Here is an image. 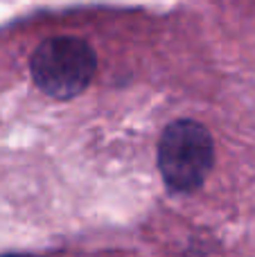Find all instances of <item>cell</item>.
Masks as SVG:
<instances>
[{
    "instance_id": "cell-1",
    "label": "cell",
    "mask_w": 255,
    "mask_h": 257,
    "mask_svg": "<svg viewBox=\"0 0 255 257\" xmlns=\"http://www.w3.org/2000/svg\"><path fill=\"white\" fill-rule=\"evenodd\" d=\"M95 75V52L75 36H54L32 54V77L45 95L70 99L90 84Z\"/></svg>"
},
{
    "instance_id": "cell-2",
    "label": "cell",
    "mask_w": 255,
    "mask_h": 257,
    "mask_svg": "<svg viewBox=\"0 0 255 257\" xmlns=\"http://www.w3.org/2000/svg\"><path fill=\"white\" fill-rule=\"evenodd\" d=\"M212 160V138L201 124L192 120H179L165 128L158 147V167L170 190H197L206 181Z\"/></svg>"
},
{
    "instance_id": "cell-3",
    "label": "cell",
    "mask_w": 255,
    "mask_h": 257,
    "mask_svg": "<svg viewBox=\"0 0 255 257\" xmlns=\"http://www.w3.org/2000/svg\"><path fill=\"white\" fill-rule=\"evenodd\" d=\"M5 257H21V255H5Z\"/></svg>"
}]
</instances>
